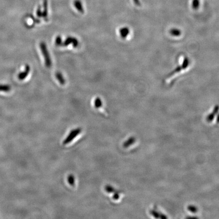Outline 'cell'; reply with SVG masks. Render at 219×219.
Segmentation results:
<instances>
[{
  "label": "cell",
  "mask_w": 219,
  "mask_h": 219,
  "mask_svg": "<svg viewBox=\"0 0 219 219\" xmlns=\"http://www.w3.org/2000/svg\"><path fill=\"white\" fill-rule=\"evenodd\" d=\"M43 15L44 18L47 16V0H44V11L43 12Z\"/></svg>",
  "instance_id": "8"
},
{
  "label": "cell",
  "mask_w": 219,
  "mask_h": 219,
  "mask_svg": "<svg viewBox=\"0 0 219 219\" xmlns=\"http://www.w3.org/2000/svg\"><path fill=\"white\" fill-rule=\"evenodd\" d=\"M129 34V30L127 27H123L120 30V36L122 38H126Z\"/></svg>",
  "instance_id": "5"
},
{
  "label": "cell",
  "mask_w": 219,
  "mask_h": 219,
  "mask_svg": "<svg viewBox=\"0 0 219 219\" xmlns=\"http://www.w3.org/2000/svg\"><path fill=\"white\" fill-rule=\"evenodd\" d=\"M199 6V0H193L192 3V6L194 9H197Z\"/></svg>",
  "instance_id": "9"
},
{
  "label": "cell",
  "mask_w": 219,
  "mask_h": 219,
  "mask_svg": "<svg viewBox=\"0 0 219 219\" xmlns=\"http://www.w3.org/2000/svg\"><path fill=\"white\" fill-rule=\"evenodd\" d=\"M40 46V48H41V51L42 52L43 55L44 57L45 65H46V66H47L48 68H49V67L51 66L52 62H51L50 56L49 52H48V51L47 50V48L46 47L45 43L44 42L41 43Z\"/></svg>",
  "instance_id": "1"
},
{
  "label": "cell",
  "mask_w": 219,
  "mask_h": 219,
  "mask_svg": "<svg viewBox=\"0 0 219 219\" xmlns=\"http://www.w3.org/2000/svg\"><path fill=\"white\" fill-rule=\"evenodd\" d=\"M11 90V87L9 85H0V92H8Z\"/></svg>",
  "instance_id": "6"
},
{
  "label": "cell",
  "mask_w": 219,
  "mask_h": 219,
  "mask_svg": "<svg viewBox=\"0 0 219 219\" xmlns=\"http://www.w3.org/2000/svg\"><path fill=\"white\" fill-rule=\"evenodd\" d=\"M30 71V66H28V65H27L25 66V71H24V72H20L18 78L20 80H23L24 79H25L27 77V75H28L29 72Z\"/></svg>",
  "instance_id": "2"
},
{
  "label": "cell",
  "mask_w": 219,
  "mask_h": 219,
  "mask_svg": "<svg viewBox=\"0 0 219 219\" xmlns=\"http://www.w3.org/2000/svg\"><path fill=\"white\" fill-rule=\"evenodd\" d=\"M74 6L75 7V8L78 10V11L80 12V13H84V9L83 6H82V3L81 2L80 0H75L74 2Z\"/></svg>",
  "instance_id": "4"
},
{
  "label": "cell",
  "mask_w": 219,
  "mask_h": 219,
  "mask_svg": "<svg viewBox=\"0 0 219 219\" xmlns=\"http://www.w3.org/2000/svg\"><path fill=\"white\" fill-rule=\"evenodd\" d=\"M70 44H72V45L74 46L75 47H76L78 46V42L77 40L76 39V38H72V37H68L66 39V40L65 41V43H64V45L65 46H67Z\"/></svg>",
  "instance_id": "3"
},
{
  "label": "cell",
  "mask_w": 219,
  "mask_h": 219,
  "mask_svg": "<svg viewBox=\"0 0 219 219\" xmlns=\"http://www.w3.org/2000/svg\"><path fill=\"white\" fill-rule=\"evenodd\" d=\"M133 1L136 5H138V6L140 5V2L139 0H133Z\"/></svg>",
  "instance_id": "12"
},
{
  "label": "cell",
  "mask_w": 219,
  "mask_h": 219,
  "mask_svg": "<svg viewBox=\"0 0 219 219\" xmlns=\"http://www.w3.org/2000/svg\"><path fill=\"white\" fill-rule=\"evenodd\" d=\"M102 105V102L101 101V99L99 98H98L95 101V106L96 108H99Z\"/></svg>",
  "instance_id": "10"
},
{
  "label": "cell",
  "mask_w": 219,
  "mask_h": 219,
  "mask_svg": "<svg viewBox=\"0 0 219 219\" xmlns=\"http://www.w3.org/2000/svg\"><path fill=\"white\" fill-rule=\"evenodd\" d=\"M55 43L56 45H61L62 44V38L60 37H57L55 39Z\"/></svg>",
  "instance_id": "11"
},
{
  "label": "cell",
  "mask_w": 219,
  "mask_h": 219,
  "mask_svg": "<svg viewBox=\"0 0 219 219\" xmlns=\"http://www.w3.org/2000/svg\"><path fill=\"white\" fill-rule=\"evenodd\" d=\"M56 77L58 81L60 82V84H64L65 83V79L63 78V76L60 72H56Z\"/></svg>",
  "instance_id": "7"
}]
</instances>
